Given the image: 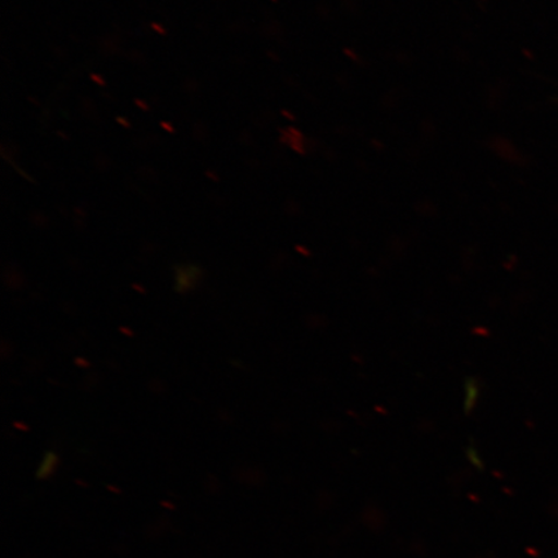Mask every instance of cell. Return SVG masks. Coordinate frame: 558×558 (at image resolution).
<instances>
[{
    "label": "cell",
    "mask_w": 558,
    "mask_h": 558,
    "mask_svg": "<svg viewBox=\"0 0 558 558\" xmlns=\"http://www.w3.org/2000/svg\"><path fill=\"white\" fill-rule=\"evenodd\" d=\"M198 278V270L195 267L179 268L177 275V288L179 291H187Z\"/></svg>",
    "instance_id": "6da1fadb"
},
{
    "label": "cell",
    "mask_w": 558,
    "mask_h": 558,
    "mask_svg": "<svg viewBox=\"0 0 558 558\" xmlns=\"http://www.w3.org/2000/svg\"><path fill=\"white\" fill-rule=\"evenodd\" d=\"M90 80L96 82L97 85L105 86V81H104L102 76H100V75L93 74V75H90Z\"/></svg>",
    "instance_id": "7a4b0ae2"
},
{
    "label": "cell",
    "mask_w": 558,
    "mask_h": 558,
    "mask_svg": "<svg viewBox=\"0 0 558 558\" xmlns=\"http://www.w3.org/2000/svg\"><path fill=\"white\" fill-rule=\"evenodd\" d=\"M117 122L121 123V125H123V128H125V129H131L130 122L128 120H123L122 117H118Z\"/></svg>",
    "instance_id": "3957f363"
},
{
    "label": "cell",
    "mask_w": 558,
    "mask_h": 558,
    "mask_svg": "<svg viewBox=\"0 0 558 558\" xmlns=\"http://www.w3.org/2000/svg\"><path fill=\"white\" fill-rule=\"evenodd\" d=\"M151 27L153 29H155L158 34L160 35H166V31L163 29L162 26L158 25V24H151Z\"/></svg>",
    "instance_id": "277c9868"
},
{
    "label": "cell",
    "mask_w": 558,
    "mask_h": 558,
    "mask_svg": "<svg viewBox=\"0 0 558 558\" xmlns=\"http://www.w3.org/2000/svg\"><path fill=\"white\" fill-rule=\"evenodd\" d=\"M160 125H162V128L166 131H169L170 134H172V132H174V129L172 128L171 123L162 122V123H160Z\"/></svg>",
    "instance_id": "5b68a950"
},
{
    "label": "cell",
    "mask_w": 558,
    "mask_h": 558,
    "mask_svg": "<svg viewBox=\"0 0 558 558\" xmlns=\"http://www.w3.org/2000/svg\"><path fill=\"white\" fill-rule=\"evenodd\" d=\"M135 104L137 105V107H138L140 109H143V110H149L148 105H146V104H145L144 101H142V100H135Z\"/></svg>",
    "instance_id": "8992f818"
}]
</instances>
